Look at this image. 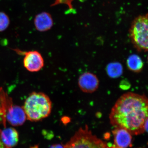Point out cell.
Instances as JSON below:
<instances>
[{"mask_svg": "<svg viewBox=\"0 0 148 148\" xmlns=\"http://www.w3.org/2000/svg\"><path fill=\"white\" fill-rule=\"evenodd\" d=\"M12 98L2 88H0V124H2L5 128L6 125V114L11 103Z\"/></svg>", "mask_w": 148, "mask_h": 148, "instance_id": "11", "label": "cell"}, {"mask_svg": "<svg viewBox=\"0 0 148 148\" xmlns=\"http://www.w3.org/2000/svg\"><path fill=\"white\" fill-rule=\"evenodd\" d=\"M1 130L0 129V148H9L5 145L2 140L1 137Z\"/></svg>", "mask_w": 148, "mask_h": 148, "instance_id": "16", "label": "cell"}, {"mask_svg": "<svg viewBox=\"0 0 148 148\" xmlns=\"http://www.w3.org/2000/svg\"><path fill=\"white\" fill-rule=\"evenodd\" d=\"M73 0H55V2L51 6L57 5L59 4H66L69 6L71 10H73L71 3Z\"/></svg>", "mask_w": 148, "mask_h": 148, "instance_id": "15", "label": "cell"}, {"mask_svg": "<svg viewBox=\"0 0 148 148\" xmlns=\"http://www.w3.org/2000/svg\"><path fill=\"white\" fill-rule=\"evenodd\" d=\"M78 84L83 92L92 93L98 90L99 80L95 74L90 72H85L79 78Z\"/></svg>", "mask_w": 148, "mask_h": 148, "instance_id": "6", "label": "cell"}, {"mask_svg": "<svg viewBox=\"0 0 148 148\" xmlns=\"http://www.w3.org/2000/svg\"><path fill=\"white\" fill-rule=\"evenodd\" d=\"M49 148H65V145L61 144H55L51 146Z\"/></svg>", "mask_w": 148, "mask_h": 148, "instance_id": "17", "label": "cell"}, {"mask_svg": "<svg viewBox=\"0 0 148 148\" xmlns=\"http://www.w3.org/2000/svg\"><path fill=\"white\" fill-rule=\"evenodd\" d=\"M1 137L3 143L9 148H12L16 146L19 140L18 132L13 127H5L1 130Z\"/></svg>", "mask_w": 148, "mask_h": 148, "instance_id": "10", "label": "cell"}, {"mask_svg": "<svg viewBox=\"0 0 148 148\" xmlns=\"http://www.w3.org/2000/svg\"><path fill=\"white\" fill-rule=\"evenodd\" d=\"M65 148H108V145L94 135L87 125L77 131L66 145Z\"/></svg>", "mask_w": 148, "mask_h": 148, "instance_id": "3", "label": "cell"}, {"mask_svg": "<svg viewBox=\"0 0 148 148\" xmlns=\"http://www.w3.org/2000/svg\"><path fill=\"white\" fill-rule=\"evenodd\" d=\"M6 119L11 125L16 127L24 124L27 118L22 107L15 105L12 102L7 112Z\"/></svg>", "mask_w": 148, "mask_h": 148, "instance_id": "7", "label": "cell"}, {"mask_svg": "<svg viewBox=\"0 0 148 148\" xmlns=\"http://www.w3.org/2000/svg\"><path fill=\"white\" fill-rule=\"evenodd\" d=\"M34 24L38 32H47L53 27V18L50 14L43 12L36 15L34 19Z\"/></svg>", "mask_w": 148, "mask_h": 148, "instance_id": "9", "label": "cell"}, {"mask_svg": "<svg viewBox=\"0 0 148 148\" xmlns=\"http://www.w3.org/2000/svg\"><path fill=\"white\" fill-rule=\"evenodd\" d=\"M144 130L148 133V118L144 124Z\"/></svg>", "mask_w": 148, "mask_h": 148, "instance_id": "18", "label": "cell"}, {"mask_svg": "<svg viewBox=\"0 0 148 148\" xmlns=\"http://www.w3.org/2000/svg\"><path fill=\"white\" fill-rule=\"evenodd\" d=\"M27 120L32 122L40 121L49 116L52 103L50 98L42 92L30 93L22 106Z\"/></svg>", "mask_w": 148, "mask_h": 148, "instance_id": "2", "label": "cell"}, {"mask_svg": "<svg viewBox=\"0 0 148 148\" xmlns=\"http://www.w3.org/2000/svg\"><path fill=\"white\" fill-rule=\"evenodd\" d=\"M13 50L19 55L24 56L23 65L29 72L39 71L44 66L45 61L42 55L37 51H23L17 49Z\"/></svg>", "mask_w": 148, "mask_h": 148, "instance_id": "5", "label": "cell"}, {"mask_svg": "<svg viewBox=\"0 0 148 148\" xmlns=\"http://www.w3.org/2000/svg\"><path fill=\"white\" fill-rule=\"evenodd\" d=\"M114 143L117 147L127 148L132 146V135L126 130L115 128L112 130Z\"/></svg>", "mask_w": 148, "mask_h": 148, "instance_id": "8", "label": "cell"}, {"mask_svg": "<svg viewBox=\"0 0 148 148\" xmlns=\"http://www.w3.org/2000/svg\"><path fill=\"white\" fill-rule=\"evenodd\" d=\"M129 35L137 50L148 51V13L135 18L130 29Z\"/></svg>", "mask_w": 148, "mask_h": 148, "instance_id": "4", "label": "cell"}, {"mask_svg": "<svg viewBox=\"0 0 148 148\" xmlns=\"http://www.w3.org/2000/svg\"><path fill=\"white\" fill-rule=\"evenodd\" d=\"M10 24V19L7 14L0 11V32H3L8 28Z\"/></svg>", "mask_w": 148, "mask_h": 148, "instance_id": "14", "label": "cell"}, {"mask_svg": "<svg viewBox=\"0 0 148 148\" xmlns=\"http://www.w3.org/2000/svg\"><path fill=\"white\" fill-rule=\"evenodd\" d=\"M148 118V97L132 92H126L120 96L109 116L113 126L126 130L134 135L145 132L144 124Z\"/></svg>", "mask_w": 148, "mask_h": 148, "instance_id": "1", "label": "cell"}, {"mask_svg": "<svg viewBox=\"0 0 148 148\" xmlns=\"http://www.w3.org/2000/svg\"><path fill=\"white\" fill-rule=\"evenodd\" d=\"M107 71L110 77L113 78L118 77L122 74V66L119 63L111 64L107 67Z\"/></svg>", "mask_w": 148, "mask_h": 148, "instance_id": "13", "label": "cell"}, {"mask_svg": "<svg viewBox=\"0 0 148 148\" xmlns=\"http://www.w3.org/2000/svg\"></svg>", "mask_w": 148, "mask_h": 148, "instance_id": "20", "label": "cell"}, {"mask_svg": "<svg viewBox=\"0 0 148 148\" xmlns=\"http://www.w3.org/2000/svg\"><path fill=\"white\" fill-rule=\"evenodd\" d=\"M108 148H120L117 147H112V148L108 147Z\"/></svg>", "mask_w": 148, "mask_h": 148, "instance_id": "19", "label": "cell"}, {"mask_svg": "<svg viewBox=\"0 0 148 148\" xmlns=\"http://www.w3.org/2000/svg\"><path fill=\"white\" fill-rule=\"evenodd\" d=\"M126 64L128 69L134 73L141 72L144 66L143 60L137 54L130 56L127 58Z\"/></svg>", "mask_w": 148, "mask_h": 148, "instance_id": "12", "label": "cell"}]
</instances>
